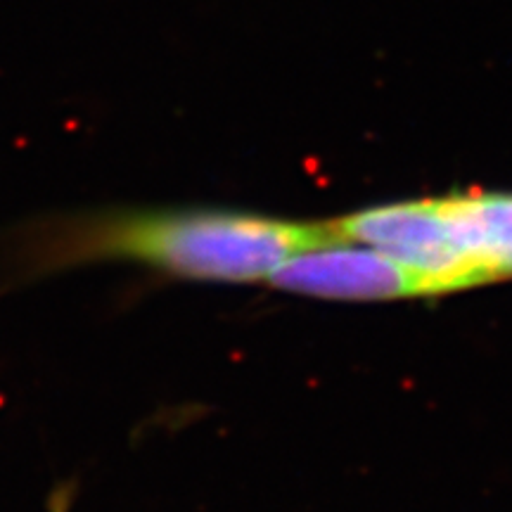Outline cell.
Segmentation results:
<instances>
[{"label":"cell","mask_w":512,"mask_h":512,"mask_svg":"<svg viewBox=\"0 0 512 512\" xmlns=\"http://www.w3.org/2000/svg\"><path fill=\"white\" fill-rule=\"evenodd\" d=\"M444 202L458 245L482 285L512 278V192H456Z\"/></svg>","instance_id":"3"},{"label":"cell","mask_w":512,"mask_h":512,"mask_svg":"<svg viewBox=\"0 0 512 512\" xmlns=\"http://www.w3.org/2000/svg\"><path fill=\"white\" fill-rule=\"evenodd\" d=\"M266 283L275 290L342 302H392L439 294L432 280L411 266L382 249L349 240L292 256Z\"/></svg>","instance_id":"2"},{"label":"cell","mask_w":512,"mask_h":512,"mask_svg":"<svg viewBox=\"0 0 512 512\" xmlns=\"http://www.w3.org/2000/svg\"><path fill=\"white\" fill-rule=\"evenodd\" d=\"M339 242L332 223L233 209H88L48 214L0 242V290L72 268L145 266L195 283H259L309 249Z\"/></svg>","instance_id":"1"}]
</instances>
